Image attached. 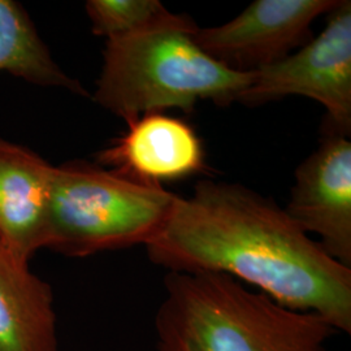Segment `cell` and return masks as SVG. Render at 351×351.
I'll list each match as a JSON object with an SVG mask.
<instances>
[{
    "label": "cell",
    "mask_w": 351,
    "mask_h": 351,
    "mask_svg": "<svg viewBox=\"0 0 351 351\" xmlns=\"http://www.w3.org/2000/svg\"><path fill=\"white\" fill-rule=\"evenodd\" d=\"M167 272L232 277L277 303L351 332V268L330 258L285 208L241 184L202 180L177 198L145 246Z\"/></svg>",
    "instance_id": "obj_1"
},
{
    "label": "cell",
    "mask_w": 351,
    "mask_h": 351,
    "mask_svg": "<svg viewBox=\"0 0 351 351\" xmlns=\"http://www.w3.org/2000/svg\"><path fill=\"white\" fill-rule=\"evenodd\" d=\"M156 351H329L339 332L232 277L167 272L154 320Z\"/></svg>",
    "instance_id": "obj_2"
},
{
    "label": "cell",
    "mask_w": 351,
    "mask_h": 351,
    "mask_svg": "<svg viewBox=\"0 0 351 351\" xmlns=\"http://www.w3.org/2000/svg\"><path fill=\"white\" fill-rule=\"evenodd\" d=\"M198 27L191 17L169 12L145 30L107 39L94 101L125 124L169 108L191 113L201 101H239L251 73L208 56L194 40Z\"/></svg>",
    "instance_id": "obj_3"
},
{
    "label": "cell",
    "mask_w": 351,
    "mask_h": 351,
    "mask_svg": "<svg viewBox=\"0 0 351 351\" xmlns=\"http://www.w3.org/2000/svg\"><path fill=\"white\" fill-rule=\"evenodd\" d=\"M178 195L139 184L99 164L55 165L46 249L71 258L149 245Z\"/></svg>",
    "instance_id": "obj_4"
},
{
    "label": "cell",
    "mask_w": 351,
    "mask_h": 351,
    "mask_svg": "<svg viewBox=\"0 0 351 351\" xmlns=\"http://www.w3.org/2000/svg\"><path fill=\"white\" fill-rule=\"evenodd\" d=\"M290 95L319 101L326 110L324 129L350 137V0H339L317 37L278 63L251 73L239 103L258 107Z\"/></svg>",
    "instance_id": "obj_5"
},
{
    "label": "cell",
    "mask_w": 351,
    "mask_h": 351,
    "mask_svg": "<svg viewBox=\"0 0 351 351\" xmlns=\"http://www.w3.org/2000/svg\"><path fill=\"white\" fill-rule=\"evenodd\" d=\"M339 0H256L223 25L198 27L195 43L216 62L254 73L308 43L311 26Z\"/></svg>",
    "instance_id": "obj_6"
},
{
    "label": "cell",
    "mask_w": 351,
    "mask_h": 351,
    "mask_svg": "<svg viewBox=\"0 0 351 351\" xmlns=\"http://www.w3.org/2000/svg\"><path fill=\"white\" fill-rule=\"evenodd\" d=\"M326 254L351 268L350 137L323 129V138L294 173L285 208Z\"/></svg>",
    "instance_id": "obj_7"
},
{
    "label": "cell",
    "mask_w": 351,
    "mask_h": 351,
    "mask_svg": "<svg viewBox=\"0 0 351 351\" xmlns=\"http://www.w3.org/2000/svg\"><path fill=\"white\" fill-rule=\"evenodd\" d=\"M95 163L139 184L163 186L207 169L206 151L195 129L164 112L142 114L95 155Z\"/></svg>",
    "instance_id": "obj_8"
},
{
    "label": "cell",
    "mask_w": 351,
    "mask_h": 351,
    "mask_svg": "<svg viewBox=\"0 0 351 351\" xmlns=\"http://www.w3.org/2000/svg\"><path fill=\"white\" fill-rule=\"evenodd\" d=\"M55 165L0 138V245L30 263L46 249Z\"/></svg>",
    "instance_id": "obj_9"
},
{
    "label": "cell",
    "mask_w": 351,
    "mask_h": 351,
    "mask_svg": "<svg viewBox=\"0 0 351 351\" xmlns=\"http://www.w3.org/2000/svg\"><path fill=\"white\" fill-rule=\"evenodd\" d=\"M0 351H58L50 284L0 245Z\"/></svg>",
    "instance_id": "obj_10"
},
{
    "label": "cell",
    "mask_w": 351,
    "mask_h": 351,
    "mask_svg": "<svg viewBox=\"0 0 351 351\" xmlns=\"http://www.w3.org/2000/svg\"><path fill=\"white\" fill-rule=\"evenodd\" d=\"M0 72L43 88L68 90L88 97L80 81L66 75L51 55L25 8L0 0Z\"/></svg>",
    "instance_id": "obj_11"
},
{
    "label": "cell",
    "mask_w": 351,
    "mask_h": 351,
    "mask_svg": "<svg viewBox=\"0 0 351 351\" xmlns=\"http://www.w3.org/2000/svg\"><path fill=\"white\" fill-rule=\"evenodd\" d=\"M85 10L93 34L106 40L145 30L169 13L159 0H88Z\"/></svg>",
    "instance_id": "obj_12"
}]
</instances>
